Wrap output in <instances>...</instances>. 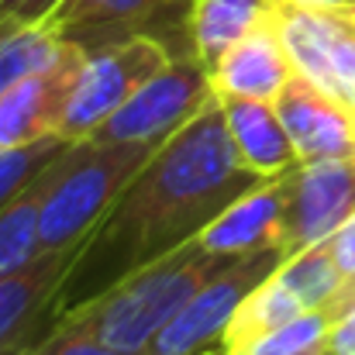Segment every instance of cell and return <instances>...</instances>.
I'll use <instances>...</instances> for the list:
<instances>
[{"instance_id":"1","label":"cell","mask_w":355,"mask_h":355,"mask_svg":"<svg viewBox=\"0 0 355 355\" xmlns=\"http://www.w3.org/2000/svg\"><path fill=\"white\" fill-rule=\"evenodd\" d=\"M269 176L238 159L221 104L204 107L155 148L101 225L87 235L59 290V314L97 300L135 269L187 245Z\"/></svg>"},{"instance_id":"2","label":"cell","mask_w":355,"mask_h":355,"mask_svg":"<svg viewBox=\"0 0 355 355\" xmlns=\"http://www.w3.org/2000/svg\"><path fill=\"white\" fill-rule=\"evenodd\" d=\"M235 259L238 255H218L200 238H190L169 255L124 276L97 300L69 311L62 321L94 331L107 345L141 352L173 321V314Z\"/></svg>"},{"instance_id":"3","label":"cell","mask_w":355,"mask_h":355,"mask_svg":"<svg viewBox=\"0 0 355 355\" xmlns=\"http://www.w3.org/2000/svg\"><path fill=\"white\" fill-rule=\"evenodd\" d=\"M155 141H76L42 204V252L87 241L131 176L155 155Z\"/></svg>"},{"instance_id":"4","label":"cell","mask_w":355,"mask_h":355,"mask_svg":"<svg viewBox=\"0 0 355 355\" xmlns=\"http://www.w3.org/2000/svg\"><path fill=\"white\" fill-rule=\"evenodd\" d=\"M190 10L193 0H62L45 24L83 52L128 38H155L183 59L193 55Z\"/></svg>"},{"instance_id":"5","label":"cell","mask_w":355,"mask_h":355,"mask_svg":"<svg viewBox=\"0 0 355 355\" xmlns=\"http://www.w3.org/2000/svg\"><path fill=\"white\" fill-rule=\"evenodd\" d=\"M286 262L283 248H262L238 255L228 269H221L204 290H197L173 321L148 345L152 355H225V331L241 307V300L266 283Z\"/></svg>"},{"instance_id":"6","label":"cell","mask_w":355,"mask_h":355,"mask_svg":"<svg viewBox=\"0 0 355 355\" xmlns=\"http://www.w3.org/2000/svg\"><path fill=\"white\" fill-rule=\"evenodd\" d=\"M218 101L211 69L193 59H173L148 83H141L90 138L94 141H169L204 107Z\"/></svg>"},{"instance_id":"7","label":"cell","mask_w":355,"mask_h":355,"mask_svg":"<svg viewBox=\"0 0 355 355\" xmlns=\"http://www.w3.org/2000/svg\"><path fill=\"white\" fill-rule=\"evenodd\" d=\"M173 59L176 55L155 38H128L87 52L66 114L59 121V135L69 141L90 138L141 83H148Z\"/></svg>"},{"instance_id":"8","label":"cell","mask_w":355,"mask_h":355,"mask_svg":"<svg viewBox=\"0 0 355 355\" xmlns=\"http://www.w3.org/2000/svg\"><path fill=\"white\" fill-rule=\"evenodd\" d=\"M83 241L38 252L28 266L0 276V355H31L62 321L59 290Z\"/></svg>"},{"instance_id":"9","label":"cell","mask_w":355,"mask_h":355,"mask_svg":"<svg viewBox=\"0 0 355 355\" xmlns=\"http://www.w3.org/2000/svg\"><path fill=\"white\" fill-rule=\"evenodd\" d=\"M279 35L297 73L324 87L355 111V14L283 3L276 7Z\"/></svg>"},{"instance_id":"10","label":"cell","mask_w":355,"mask_h":355,"mask_svg":"<svg viewBox=\"0 0 355 355\" xmlns=\"http://www.w3.org/2000/svg\"><path fill=\"white\" fill-rule=\"evenodd\" d=\"M355 214V159H318L286 169L283 255L328 241Z\"/></svg>"},{"instance_id":"11","label":"cell","mask_w":355,"mask_h":355,"mask_svg":"<svg viewBox=\"0 0 355 355\" xmlns=\"http://www.w3.org/2000/svg\"><path fill=\"white\" fill-rule=\"evenodd\" d=\"M83 62L87 52L62 38V49L52 62L0 94V148H21L59 135V121L66 114Z\"/></svg>"},{"instance_id":"12","label":"cell","mask_w":355,"mask_h":355,"mask_svg":"<svg viewBox=\"0 0 355 355\" xmlns=\"http://www.w3.org/2000/svg\"><path fill=\"white\" fill-rule=\"evenodd\" d=\"M276 111L300 162L355 159V111L304 73L286 80L276 97Z\"/></svg>"},{"instance_id":"13","label":"cell","mask_w":355,"mask_h":355,"mask_svg":"<svg viewBox=\"0 0 355 355\" xmlns=\"http://www.w3.org/2000/svg\"><path fill=\"white\" fill-rule=\"evenodd\" d=\"M297 73L290 49L279 35L276 17L241 38L235 49H228L218 66L211 69L214 94L218 97H245V101H276L286 80Z\"/></svg>"},{"instance_id":"14","label":"cell","mask_w":355,"mask_h":355,"mask_svg":"<svg viewBox=\"0 0 355 355\" xmlns=\"http://www.w3.org/2000/svg\"><path fill=\"white\" fill-rule=\"evenodd\" d=\"M283 211H286V173L269 176L255 190L241 193L228 211H221L200 232V241L218 255H248L262 248H279Z\"/></svg>"},{"instance_id":"15","label":"cell","mask_w":355,"mask_h":355,"mask_svg":"<svg viewBox=\"0 0 355 355\" xmlns=\"http://www.w3.org/2000/svg\"><path fill=\"white\" fill-rule=\"evenodd\" d=\"M228 135L238 148V159L262 173V176H279L300 162L283 118L276 111V101H245V97H218Z\"/></svg>"},{"instance_id":"16","label":"cell","mask_w":355,"mask_h":355,"mask_svg":"<svg viewBox=\"0 0 355 355\" xmlns=\"http://www.w3.org/2000/svg\"><path fill=\"white\" fill-rule=\"evenodd\" d=\"M276 7L279 0H193L190 10L193 59L214 69L228 49H235L241 38H248L252 31H259L276 17Z\"/></svg>"},{"instance_id":"17","label":"cell","mask_w":355,"mask_h":355,"mask_svg":"<svg viewBox=\"0 0 355 355\" xmlns=\"http://www.w3.org/2000/svg\"><path fill=\"white\" fill-rule=\"evenodd\" d=\"M76 145V141H73ZM69 145V148H73ZM69 148L62 155H55L52 162H45L3 207H0V276L28 266L38 252H42V238H38V225H42V204L52 190V183L62 173V162L69 155Z\"/></svg>"},{"instance_id":"18","label":"cell","mask_w":355,"mask_h":355,"mask_svg":"<svg viewBox=\"0 0 355 355\" xmlns=\"http://www.w3.org/2000/svg\"><path fill=\"white\" fill-rule=\"evenodd\" d=\"M307 300L300 297V290L283 276V269H276L266 283H259L235 311L228 331H225V355L248 352L255 342H262L266 335L279 331L283 324L297 321L300 314H307Z\"/></svg>"},{"instance_id":"19","label":"cell","mask_w":355,"mask_h":355,"mask_svg":"<svg viewBox=\"0 0 355 355\" xmlns=\"http://www.w3.org/2000/svg\"><path fill=\"white\" fill-rule=\"evenodd\" d=\"M62 38L49 24L0 21V94L55 59Z\"/></svg>"},{"instance_id":"20","label":"cell","mask_w":355,"mask_h":355,"mask_svg":"<svg viewBox=\"0 0 355 355\" xmlns=\"http://www.w3.org/2000/svg\"><path fill=\"white\" fill-rule=\"evenodd\" d=\"M73 141L62 135H49L42 141L21 145V148H0V207L55 155H62Z\"/></svg>"},{"instance_id":"21","label":"cell","mask_w":355,"mask_h":355,"mask_svg":"<svg viewBox=\"0 0 355 355\" xmlns=\"http://www.w3.org/2000/svg\"><path fill=\"white\" fill-rule=\"evenodd\" d=\"M328 328H331L328 311H307L297 321H290L279 331L255 342L248 355H321Z\"/></svg>"},{"instance_id":"22","label":"cell","mask_w":355,"mask_h":355,"mask_svg":"<svg viewBox=\"0 0 355 355\" xmlns=\"http://www.w3.org/2000/svg\"><path fill=\"white\" fill-rule=\"evenodd\" d=\"M31 355H152V352H148V349L131 352V349L107 345V342L97 338L94 331H87V328H80V324H69V321H59V324L52 328V335Z\"/></svg>"},{"instance_id":"23","label":"cell","mask_w":355,"mask_h":355,"mask_svg":"<svg viewBox=\"0 0 355 355\" xmlns=\"http://www.w3.org/2000/svg\"><path fill=\"white\" fill-rule=\"evenodd\" d=\"M328 245H331V255H335V262H338V269H342V290H338V297H335L331 307H328V318L335 321L355 300V214L335 235L328 238Z\"/></svg>"},{"instance_id":"24","label":"cell","mask_w":355,"mask_h":355,"mask_svg":"<svg viewBox=\"0 0 355 355\" xmlns=\"http://www.w3.org/2000/svg\"><path fill=\"white\" fill-rule=\"evenodd\" d=\"M62 0H0V21L14 24H45Z\"/></svg>"},{"instance_id":"25","label":"cell","mask_w":355,"mask_h":355,"mask_svg":"<svg viewBox=\"0 0 355 355\" xmlns=\"http://www.w3.org/2000/svg\"><path fill=\"white\" fill-rule=\"evenodd\" d=\"M321 355H355V300L331 321Z\"/></svg>"},{"instance_id":"26","label":"cell","mask_w":355,"mask_h":355,"mask_svg":"<svg viewBox=\"0 0 355 355\" xmlns=\"http://www.w3.org/2000/svg\"><path fill=\"white\" fill-rule=\"evenodd\" d=\"M283 3H297V7H318V10H352L355 0H283Z\"/></svg>"},{"instance_id":"27","label":"cell","mask_w":355,"mask_h":355,"mask_svg":"<svg viewBox=\"0 0 355 355\" xmlns=\"http://www.w3.org/2000/svg\"><path fill=\"white\" fill-rule=\"evenodd\" d=\"M238 355H248V352H238Z\"/></svg>"}]
</instances>
